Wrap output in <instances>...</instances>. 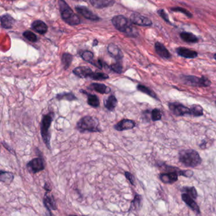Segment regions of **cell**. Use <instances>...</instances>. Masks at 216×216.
Masks as SVG:
<instances>
[{"instance_id": "6da1fadb", "label": "cell", "mask_w": 216, "mask_h": 216, "mask_svg": "<svg viewBox=\"0 0 216 216\" xmlns=\"http://www.w3.org/2000/svg\"><path fill=\"white\" fill-rule=\"evenodd\" d=\"M179 162L186 167H195L202 164V158L194 150H183L179 153Z\"/></svg>"}, {"instance_id": "7a4b0ae2", "label": "cell", "mask_w": 216, "mask_h": 216, "mask_svg": "<svg viewBox=\"0 0 216 216\" xmlns=\"http://www.w3.org/2000/svg\"><path fill=\"white\" fill-rule=\"evenodd\" d=\"M76 129L81 133H100L98 120L92 116L82 117L76 124Z\"/></svg>"}, {"instance_id": "3957f363", "label": "cell", "mask_w": 216, "mask_h": 216, "mask_svg": "<svg viewBox=\"0 0 216 216\" xmlns=\"http://www.w3.org/2000/svg\"><path fill=\"white\" fill-rule=\"evenodd\" d=\"M112 22L118 31L130 36H136L138 34L137 31L132 24V22L123 15L114 16L112 19Z\"/></svg>"}, {"instance_id": "277c9868", "label": "cell", "mask_w": 216, "mask_h": 216, "mask_svg": "<svg viewBox=\"0 0 216 216\" xmlns=\"http://www.w3.org/2000/svg\"><path fill=\"white\" fill-rule=\"evenodd\" d=\"M59 5L62 19L67 24L74 26L81 23L79 17L70 8L64 0H59Z\"/></svg>"}, {"instance_id": "5b68a950", "label": "cell", "mask_w": 216, "mask_h": 216, "mask_svg": "<svg viewBox=\"0 0 216 216\" xmlns=\"http://www.w3.org/2000/svg\"><path fill=\"white\" fill-rule=\"evenodd\" d=\"M55 117V113L51 112L48 114L44 115L43 117L40 129H41V135L42 139L43 140L44 143L47 147L49 150H51L50 146V133H49V128L51 127V124L53 120V119Z\"/></svg>"}, {"instance_id": "8992f818", "label": "cell", "mask_w": 216, "mask_h": 216, "mask_svg": "<svg viewBox=\"0 0 216 216\" xmlns=\"http://www.w3.org/2000/svg\"><path fill=\"white\" fill-rule=\"evenodd\" d=\"M183 80L185 83L196 87H208L211 85V81L206 77H198L193 76H185L183 77Z\"/></svg>"}, {"instance_id": "52a82bcc", "label": "cell", "mask_w": 216, "mask_h": 216, "mask_svg": "<svg viewBox=\"0 0 216 216\" xmlns=\"http://www.w3.org/2000/svg\"><path fill=\"white\" fill-rule=\"evenodd\" d=\"M169 107L172 113L176 116H185L186 114L191 115L190 108H188L180 103H169Z\"/></svg>"}, {"instance_id": "ba28073f", "label": "cell", "mask_w": 216, "mask_h": 216, "mask_svg": "<svg viewBox=\"0 0 216 216\" xmlns=\"http://www.w3.org/2000/svg\"><path fill=\"white\" fill-rule=\"evenodd\" d=\"M27 168L30 173L36 174L43 171L45 168L42 158L37 157L32 159L27 164Z\"/></svg>"}, {"instance_id": "9c48e42d", "label": "cell", "mask_w": 216, "mask_h": 216, "mask_svg": "<svg viewBox=\"0 0 216 216\" xmlns=\"http://www.w3.org/2000/svg\"><path fill=\"white\" fill-rule=\"evenodd\" d=\"M130 21L133 24L140 26H150L152 24L151 20L148 17L138 13H133L131 15Z\"/></svg>"}, {"instance_id": "30bf717a", "label": "cell", "mask_w": 216, "mask_h": 216, "mask_svg": "<svg viewBox=\"0 0 216 216\" xmlns=\"http://www.w3.org/2000/svg\"><path fill=\"white\" fill-rule=\"evenodd\" d=\"M136 126V123L131 119H123L114 125V129L118 131L132 129Z\"/></svg>"}, {"instance_id": "8fae6325", "label": "cell", "mask_w": 216, "mask_h": 216, "mask_svg": "<svg viewBox=\"0 0 216 216\" xmlns=\"http://www.w3.org/2000/svg\"><path fill=\"white\" fill-rule=\"evenodd\" d=\"M76 10L79 13H80L87 20L92 21H98L100 20V18L96 14H95L86 7L77 6L76 7Z\"/></svg>"}, {"instance_id": "7c38bea8", "label": "cell", "mask_w": 216, "mask_h": 216, "mask_svg": "<svg viewBox=\"0 0 216 216\" xmlns=\"http://www.w3.org/2000/svg\"><path fill=\"white\" fill-rule=\"evenodd\" d=\"M73 73L80 78H91L93 72V70L87 67H78L73 70Z\"/></svg>"}, {"instance_id": "4fadbf2b", "label": "cell", "mask_w": 216, "mask_h": 216, "mask_svg": "<svg viewBox=\"0 0 216 216\" xmlns=\"http://www.w3.org/2000/svg\"><path fill=\"white\" fill-rule=\"evenodd\" d=\"M162 182L165 184H172L176 182L178 179V174L176 172H169L159 175Z\"/></svg>"}, {"instance_id": "5bb4252c", "label": "cell", "mask_w": 216, "mask_h": 216, "mask_svg": "<svg viewBox=\"0 0 216 216\" xmlns=\"http://www.w3.org/2000/svg\"><path fill=\"white\" fill-rule=\"evenodd\" d=\"M43 204L45 205V207L51 213V215L52 214L51 212V210H57V204L55 199H54V197L52 195H49L48 193H46L45 194V196L43 199Z\"/></svg>"}, {"instance_id": "9a60e30c", "label": "cell", "mask_w": 216, "mask_h": 216, "mask_svg": "<svg viewBox=\"0 0 216 216\" xmlns=\"http://www.w3.org/2000/svg\"><path fill=\"white\" fill-rule=\"evenodd\" d=\"M107 50L109 53L117 61L120 62L123 58V53L120 48L115 45L111 43L107 47Z\"/></svg>"}, {"instance_id": "2e32d148", "label": "cell", "mask_w": 216, "mask_h": 216, "mask_svg": "<svg viewBox=\"0 0 216 216\" xmlns=\"http://www.w3.org/2000/svg\"><path fill=\"white\" fill-rule=\"evenodd\" d=\"M88 89L100 94H109L111 92L110 87L100 83H92L88 87Z\"/></svg>"}, {"instance_id": "e0dca14e", "label": "cell", "mask_w": 216, "mask_h": 216, "mask_svg": "<svg viewBox=\"0 0 216 216\" xmlns=\"http://www.w3.org/2000/svg\"><path fill=\"white\" fill-rule=\"evenodd\" d=\"M181 198L184 202L187 205H188L193 210V211H194L197 214H200V210L199 205H198V204L193 200L192 197H191L189 195L186 193H183L182 194Z\"/></svg>"}, {"instance_id": "ac0fdd59", "label": "cell", "mask_w": 216, "mask_h": 216, "mask_svg": "<svg viewBox=\"0 0 216 216\" xmlns=\"http://www.w3.org/2000/svg\"><path fill=\"white\" fill-rule=\"evenodd\" d=\"M155 49L158 55L163 59H169L171 58V54L167 49L162 43L157 42L155 44Z\"/></svg>"}, {"instance_id": "d6986e66", "label": "cell", "mask_w": 216, "mask_h": 216, "mask_svg": "<svg viewBox=\"0 0 216 216\" xmlns=\"http://www.w3.org/2000/svg\"><path fill=\"white\" fill-rule=\"evenodd\" d=\"M91 4L96 8L110 7L114 5L115 0H89Z\"/></svg>"}, {"instance_id": "ffe728a7", "label": "cell", "mask_w": 216, "mask_h": 216, "mask_svg": "<svg viewBox=\"0 0 216 216\" xmlns=\"http://www.w3.org/2000/svg\"><path fill=\"white\" fill-rule=\"evenodd\" d=\"M31 27L33 30L36 31L40 34H45L48 31L47 25L41 21H35L31 24Z\"/></svg>"}, {"instance_id": "44dd1931", "label": "cell", "mask_w": 216, "mask_h": 216, "mask_svg": "<svg viewBox=\"0 0 216 216\" xmlns=\"http://www.w3.org/2000/svg\"><path fill=\"white\" fill-rule=\"evenodd\" d=\"M177 53L179 55L186 59H194L198 55L196 51L185 48H178Z\"/></svg>"}, {"instance_id": "7402d4cb", "label": "cell", "mask_w": 216, "mask_h": 216, "mask_svg": "<svg viewBox=\"0 0 216 216\" xmlns=\"http://www.w3.org/2000/svg\"><path fill=\"white\" fill-rule=\"evenodd\" d=\"M15 23L13 18L9 14H5L1 16V26L5 29L12 28Z\"/></svg>"}, {"instance_id": "603a6c76", "label": "cell", "mask_w": 216, "mask_h": 216, "mask_svg": "<svg viewBox=\"0 0 216 216\" xmlns=\"http://www.w3.org/2000/svg\"><path fill=\"white\" fill-rule=\"evenodd\" d=\"M80 92L87 95V103L89 105H90L92 107H94V108H97L100 106V100H99L98 97L96 95L88 93L87 92L84 91V90H82V89L80 90Z\"/></svg>"}, {"instance_id": "cb8c5ba5", "label": "cell", "mask_w": 216, "mask_h": 216, "mask_svg": "<svg viewBox=\"0 0 216 216\" xmlns=\"http://www.w3.org/2000/svg\"><path fill=\"white\" fill-rule=\"evenodd\" d=\"M117 104V100L114 95H110L104 101V105L106 109L109 111H113Z\"/></svg>"}, {"instance_id": "d4e9b609", "label": "cell", "mask_w": 216, "mask_h": 216, "mask_svg": "<svg viewBox=\"0 0 216 216\" xmlns=\"http://www.w3.org/2000/svg\"><path fill=\"white\" fill-rule=\"evenodd\" d=\"M180 37L185 42L195 43L199 41V39L195 35L193 34L190 32H183L180 34Z\"/></svg>"}, {"instance_id": "484cf974", "label": "cell", "mask_w": 216, "mask_h": 216, "mask_svg": "<svg viewBox=\"0 0 216 216\" xmlns=\"http://www.w3.org/2000/svg\"><path fill=\"white\" fill-rule=\"evenodd\" d=\"M14 179V175L10 172H7V171H1L0 172V181L2 182L10 185Z\"/></svg>"}, {"instance_id": "4316f807", "label": "cell", "mask_w": 216, "mask_h": 216, "mask_svg": "<svg viewBox=\"0 0 216 216\" xmlns=\"http://www.w3.org/2000/svg\"><path fill=\"white\" fill-rule=\"evenodd\" d=\"M80 55L84 60L95 65L96 60H94V55L92 51H82L80 53Z\"/></svg>"}, {"instance_id": "83f0119b", "label": "cell", "mask_w": 216, "mask_h": 216, "mask_svg": "<svg viewBox=\"0 0 216 216\" xmlns=\"http://www.w3.org/2000/svg\"><path fill=\"white\" fill-rule=\"evenodd\" d=\"M137 89H138V91H139L143 93H145V94L149 95L150 96H151L153 98H155L156 100H158V98L157 97L156 93L153 91V90H152L149 87L144 86V85L138 84L137 86Z\"/></svg>"}, {"instance_id": "f1b7e54d", "label": "cell", "mask_w": 216, "mask_h": 216, "mask_svg": "<svg viewBox=\"0 0 216 216\" xmlns=\"http://www.w3.org/2000/svg\"><path fill=\"white\" fill-rule=\"evenodd\" d=\"M141 201H142L141 196L139 195H136L133 200L131 202V207L129 211L139 210L141 205Z\"/></svg>"}, {"instance_id": "f546056e", "label": "cell", "mask_w": 216, "mask_h": 216, "mask_svg": "<svg viewBox=\"0 0 216 216\" xmlns=\"http://www.w3.org/2000/svg\"><path fill=\"white\" fill-rule=\"evenodd\" d=\"M56 98L59 100H65L68 101H74V100H77V98L74 95V94L72 92H68V93H59L56 96Z\"/></svg>"}, {"instance_id": "4dcf8cb0", "label": "cell", "mask_w": 216, "mask_h": 216, "mask_svg": "<svg viewBox=\"0 0 216 216\" xmlns=\"http://www.w3.org/2000/svg\"><path fill=\"white\" fill-rule=\"evenodd\" d=\"M191 115L194 117H200L204 115L203 108L199 105H193L190 107Z\"/></svg>"}, {"instance_id": "1f68e13d", "label": "cell", "mask_w": 216, "mask_h": 216, "mask_svg": "<svg viewBox=\"0 0 216 216\" xmlns=\"http://www.w3.org/2000/svg\"><path fill=\"white\" fill-rule=\"evenodd\" d=\"M73 61V55L69 53H63L62 57V62L65 69H67Z\"/></svg>"}, {"instance_id": "d6a6232c", "label": "cell", "mask_w": 216, "mask_h": 216, "mask_svg": "<svg viewBox=\"0 0 216 216\" xmlns=\"http://www.w3.org/2000/svg\"><path fill=\"white\" fill-rule=\"evenodd\" d=\"M24 37L31 42H36L38 40L37 35L30 31H26L23 33Z\"/></svg>"}, {"instance_id": "836d02e7", "label": "cell", "mask_w": 216, "mask_h": 216, "mask_svg": "<svg viewBox=\"0 0 216 216\" xmlns=\"http://www.w3.org/2000/svg\"><path fill=\"white\" fill-rule=\"evenodd\" d=\"M109 78V77L107 74L103 73H98V72H96V73H94L93 72L91 77V79L95 81H103Z\"/></svg>"}, {"instance_id": "e575fe53", "label": "cell", "mask_w": 216, "mask_h": 216, "mask_svg": "<svg viewBox=\"0 0 216 216\" xmlns=\"http://www.w3.org/2000/svg\"><path fill=\"white\" fill-rule=\"evenodd\" d=\"M182 190L185 191L186 193V194L189 195L191 197H192L193 199H196L197 196H198V193L196 191V188L194 186L192 187H183L182 188Z\"/></svg>"}, {"instance_id": "d590c367", "label": "cell", "mask_w": 216, "mask_h": 216, "mask_svg": "<svg viewBox=\"0 0 216 216\" xmlns=\"http://www.w3.org/2000/svg\"><path fill=\"white\" fill-rule=\"evenodd\" d=\"M152 119L153 121H158L162 119V114L159 109H154L152 111Z\"/></svg>"}, {"instance_id": "8d00e7d4", "label": "cell", "mask_w": 216, "mask_h": 216, "mask_svg": "<svg viewBox=\"0 0 216 216\" xmlns=\"http://www.w3.org/2000/svg\"><path fill=\"white\" fill-rule=\"evenodd\" d=\"M172 12H181L185 15H186L189 18H191L193 16V15L191 13H190L189 11H188L186 9L181 8V7H175V8H171Z\"/></svg>"}, {"instance_id": "74e56055", "label": "cell", "mask_w": 216, "mask_h": 216, "mask_svg": "<svg viewBox=\"0 0 216 216\" xmlns=\"http://www.w3.org/2000/svg\"><path fill=\"white\" fill-rule=\"evenodd\" d=\"M110 68H111L112 70L118 74H121L122 72V66L120 62L117 61L115 63H113L110 66Z\"/></svg>"}, {"instance_id": "f35d334b", "label": "cell", "mask_w": 216, "mask_h": 216, "mask_svg": "<svg viewBox=\"0 0 216 216\" xmlns=\"http://www.w3.org/2000/svg\"><path fill=\"white\" fill-rule=\"evenodd\" d=\"M125 176L126 179L130 182V183L134 186L135 185V179L134 176L129 172H125Z\"/></svg>"}, {"instance_id": "ab89813d", "label": "cell", "mask_w": 216, "mask_h": 216, "mask_svg": "<svg viewBox=\"0 0 216 216\" xmlns=\"http://www.w3.org/2000/svg\"><path fill=\"white\" fill-rule=\"evenodd\" d=\"M157 13L162 18V19L166 22H168L169 23V17H168V15L165 12V11L164 10H158L157 11Z\"/></svg>"}, {"instance_id": "60d3db41", "label": "cell", "mask_w": 216, "mask_h": 216, "mask_svg": "<svg viewBox=\"0 0 216 216\" xmlns=\"http://www.w3.org/2000/svg\"><path fill=\"white\" fill-rule=\"evenodd\" d=\"M206 143H207V142H206L205 140H204V141H202V143L200 145V147L202 149H205V147H206Z\"/></svg>"}, {"instance_id": "b9f144b4", "label": "cell", "mask_w": 216, "mask_h": 216, "mask_svg": "<svg viewBox=\"0 0 216 216\" xmlns=\"http://www.w3.org/2000/svg\"><path fill=\"white\" fill-rule=\"evenodd\" d=\"M2 143L3 144V146L5 147V148H7V150H8V151H9V152H12V150H12V149L11 148L8 147V145H7V143H5L4 142H3Z\"/></svg>"}, {"instance_id": "7bdbcfd3", "label": "cell", "mask_w": 216, "mask_h": 216, "mask_svg": "<svg viewBox=\"0 0 216 216\" xmlns=\"http://www.w3.org/2000/svg\"><path fill=\"white\" fill-rule=\"evenodd\" d=\"M44 188H45L46 191H49L51 190V188H49V185H48V183H45V186H44Z\"/></svg>"}, {"instance_id": "ee69618b", "label": "cell", "mask_w": 216, "mask_h": 216, "mask_svg": "<svg viewBox=\"0 0 216 216\" xmlns=\"http://www.w3.org/2000/svg\"><path fill=\"white\" fill-rule=\"evenodd\" d=\"M96 45H98V41L97 40H95L94 43H93V46H96Z\"/></svg>"}, {"instance_id": "f6af8a7d", "label": "cell", "mask_w": 216, "mask_h": 216, "mask_svg": "<svg viewBox=\"0 0 216 216\" xmlns=\"http://www.w3.org/2000/svg\"><path fill=\"white\" fill-rule=\"evenodd\" d=\"M214 59H215V60H216V53L215 54V55H214Z\"/></svg>"}, {"instance_id": "bcb514c9", "label": "cell", "mask_w": 216, "mask_h": 216, "mask_svg": "<svg viewBox=\"0 0 216 216\" xmlns=\"http://www.w3.org/2000/svg\"><path fill=\"white\" fill-rule=\"evenodd\" d=\"M215 105H216V101H215Z\"/></svg>"}]
</instances>
